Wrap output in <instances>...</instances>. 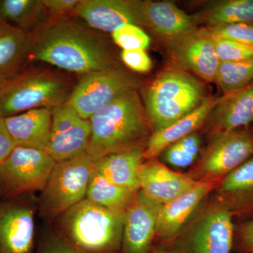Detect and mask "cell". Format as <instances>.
Returning a JSON list of instances; mask_svg holds the SVG:
<instances>
[{
	"mask_svg": "<svg viewBox=\"0 0 253 253\" xmlns=\"http://www.w3.org/2000/svg\"><path fill=\"white\" fill-rule=\"evenodd\" d=\"M30 36L32 61L84 76L117 66L101 37L68 18H49Z\"/></svg>",
	"mask_w": 253,
	"mask_h": 253,
	"instance_id": "1",
	"label": "cell"
},
{
	"mask_svg": "<svg viewBox=\"0 0 253 253\" xmlns=\"http://www.w3.org/2000/svg\"><path fill=\"white\" fill-rule=\"evenodd\" d=\"M89 121L91 134L86 152L96 161L108 155L146 146L151 134L136 89L121 95Z\"/></svg>",
	"mask_w": 253,
	"mask_h": 253,
	"instance_id": "2",
	"label": "cell"
},
{
	"mask_svg": "<svg viewBox=\"0 0 253 253\" xmlns=\"http://www.w3.org/2000/svg\"><path fill=\"white\" fill-rule=\"evenodd\" d=\"M125 212L101 207L86 198L56 218L59 235L88 253L121 251Z\"/></svg>",
	"mask_w": 253,
	"mask_h": 253,
	"instance_id": "3",
	"label": "cell"
},
{
	"mask_svg": "<svg viewBox=\"0 0 253 253\" xmlns=\"http://www.w3.org/2000/svg\"><path fill=\"white\" fill-rule=\"evenodd\" d=\"M206 87L196 76L172 66L156 76L144 93L152 132L171 126L204 102Z\"/></svg>",
	"mask_w": 253,
	"mask_h": 253,
	"instance_id": "4",
	"label": "cell"
},
{
	"mask_svg": "<svg viewBox=\"0 0 253 253\" xmlns=\"http://www.w3.org/2000/svg\"><path fill=\"white\" fill-rule=\"evenodd\" d=\"M73 89L69 80L45 70H29L8 78L0 91V115L4 118L66 104Z\"/></svg>",
	"mask_w": 253,
	"mask_h": 253,
	"instance_id": "5",
	"label": "cell"
},
{
	"mask_svg": "<svg viewBox=\"0 0 253 253\" xmlns=\"http://www.w3.org/2000/svg\"><path fill=\"white\" fill-rule=\"evenodd\" d=\"M95 163L96 161L84 152L56 163L40 196L42 217L54 221L85 199Z\"/></svg>",
	"mask_w": 253,
	"mask_h": 253,
	"instance_id": "6",
	"label": "cell"
},
{
	"mask_svg": "<svg viewBox=\"0 0 253 253\" xmlns=\"http://www.w3.org/2000/svg\"><path fill=\"white\" fill-rule=\"evenodd\" d=\"M253 156V134L247 127L215 131L188 174L198 182L219 181Z\"/></svg>",
	"mask_w": 253,
	"mask_h": 253,
	"instance_id": "7",
	"label": "cell"
},
{
	"mask_svg": "<svg viewBox=\"0 0 253 253\" xmlns=\"http://www.w3.org/2000/svg\"><path fill=\"white\" fill-rule=\"evenodd\" d=\"M56 163L46 151L16 146L0 163V194L11 199L42 191Z\"/></svg>",
	"mask_w": 253,
	"mask_h": 253,
	"instance_id": "8",
	"label": "cell"
},
{
	"mask_svg": "<svg viewBox=\"0 0 253 253\" xmlns=\"http://www.w3.org/2000/svg\"><path fill=\"white\" fill-rule=\"evenodd\" d=\"M139 86V81L134 76L116 66L84 75L66 104L82 118L89 120L121 95Z\"/></svg>",
	"mask_w": 253,
	"mask_h": 253,
	"instance_id": "9",
	"label": "cell"
},
{
	"mask_svg": "<svg viewBox=\"0 0 253 253\" xmlns=\"http://www.w3.org/2000/svg\"><path fill=\"white\" fill-rule=\"evenodd\" d=\"M233 215L215 200L200 213L178 246L189 253H231L235 234Z\"/></svg>",
	"mask_w": 253,
	"mask_h": 253,
	"instance_id": "10",
	"label": "cell"
},
{
	"mask_svg": "<svg viewBox=\"0 0 253 253\" xmlns=\"http://www.w3.org/2000/svg\"><path fill=\"white\" fill-rule=\"evenodd\" d=\"M167 44L173 66L209 83H214L220 61L207 27L196 28Z\"/></svg>",
	"mask_w": 253,
	"mask_h": 253,
	"instance_id": "11",
	"label": "cell"
},
{
	"mask_svg": "<svg viewBox=\"0 0 253 253\" xmlns=\"http://www.w3.org/2000/svg\"><path fill=\"white\" fill-rule=\"evenodd\" d=\"M51 133L46 152L56 163L86 152L90 139L89 120L81 117L67 104L51 109Z\"/></svg>",
	"mask_w": 253,
	"mask_h": 253,
	"instance_id": "12",
	"label": "cell"
},
{
	"mask_svg": "<svg viewBox=\"0 0 253 253\" xmlns=\"http://www.w3.org/2000/svg\"><path fill=\"white\" fill-rule=\"evenodd\" d=\"M162 205L139 190L125 212L122 253H149L156 239V223Z\"/></svg>",
	"mask_w": 253,
	"mask_h": 253,
	"instance_id": "13",
	"label": "cell"
},
{
	"mask_svg": "<svg viewBox=\"0 0 253 253\" xmlns=\"http://www.w3.org/2000/svg\"><path fill=\"white\" fill-rule=\"evenodd\" d=\"M34 210L14 201L0 202V253H31L34 244Z\"/></svg>",
	"mask_w": 253,
	"mask_h": 253,
	"instance_id": "14",
	"label": "cell"
},
{
	"mask_svg": "<svg viewBox=\"0 0 253 253\" xmlns=\"http://www.w3.org/2000/svg\"><path fill=\"white\" fill-rule=\"evenodd\" d=\"M218 183L199 182L168 204L162 205L156 223V239L169 242L180 234L186 223Z\"/></svg>",
	"mask_w": 253,
	"mask_h": 253,
	"instance_id": "15",
	"label": "cell"
},
{
	"mask_svg": "<svg viewBox=\"0 0 253 253\" xmlns=\"http://www.w3.org/2000/svg\"><path fill=\"white\" fill-rule=\"evenodd\" d=\"M73 16L93 29L108 33L126 24L140 26L138 0H80Z\"/></svg>",
	"mask_w": 253,
	"mask_h": 253,
	"instance_id": "16",
	"label": "cell"
},
{
	"mask_svg": "<svg viewBox=\"0 0 253 253\" xmlns=\"http://www.w3.org/2000/svg\"><path fill=\"white\" fill-rule=\"evenodd\" d=\"M139 181L141 191L161 205L170 202L199 183L188 174L173 170L156 158L143 163Z\"/></svg>",
	"mask_w": 253,
	"mask_h": 253,
	"instance_id": "17",
	"label": "cell"
},
{
	"mask_svg": "<svg viewBox=\"0 0 253 253\" xmlns=\"http://www.w3.org/2000/svg\"><path fill=\"white\" fill-rule=\"evenodd\" d=\"M138 13L139 25L149 28L166 43L197 28L192 16L171 1L138 0Z\"/></svg>",
	"mask_w": 253,
	"mask_h": 253,
	"instance_id": "18",
	"label": "cell"
},
{
	"mask_svg": "<svg viewBox=\"0 0 253 253\" xmlns=\"http://www.w3.org/2000/svg\"><path fill=\"white\" fill-rule=\"evenodd\" d=\"M219 98L207 96L197 109L187 116L164 129L151 133L145 149V160L154 159L169 145L196 132L211 116Z\"/></svg>",
	"mask_w": 253,
	"mask_h": 253,
	"instance_id": "19",
	"label": "cell"
},
{
	"mask_svg": "<svg viewBox=\"0 0 253 253\" xmlns=\"http://www.w3.org/2000/svg\"><path fill=\"white\" fill-rule=\"evenodd\" d=\"M51 120V109H38L5 118V122L16 146L45 151Z\"/></svg>",
	"mask_w": 253,
	"mask_h": 253,
	"instance_id": "20",
	"label": "cell"
},
{
	"mask_svg": "<svg viewBox=\"0 0 253 253\" xmlns=\"http://www.w3.org/2000/svg\"><path fill=\"white\" fill-rule=\"evenodd\" d=\"M215 189L216 200L233 214L253 211V156L224 176Z\"/></svg>",
	"mask_w": 253,
	"mask_h": 253,
	"instance_id": "21",
	"label": "cell"
},
{
	"mask_svg": "<svg viewBox=\"0 0 253 253\" xmlns=\"http://www.w3.org/2000/svg\"><path fill=\"white\" fill-rule=\"evenodd\" d=\"M146 146L108 155L95 163V169L106 179L134 193L140 190L139 173L144 163Z\"/></svg>",
	"mask_w": 253,
	"mask_h": 253,
	"instance_id": "22",
	"label": "cell"
},
{
	"mask_svg": "<svg viewBox=\"0 0 253 253\" xmlns=\"http://www.w3.org/2000/svg\"><path fill=\"white\" fill-rule=\"evenodd\" d=\"M215 131L247 127L253 123V82L219 98L211 114Z\"/></svg>",
	"mask_w": 253,
	"mask_h": 253,
	"instance_id": "23",
	"label": "cell"
},
{
	"mask_svg": "<svg viewBox=\"0 0 253 253\" xmlns=\"http://www.w3.org/2000/svg\"><path fill=\"white\" fill-rule=\"evenodd\" d=\"M31 36L11 23L0 21V76L11 77L28 59Z\"/></svg>",
	"mask_w": 253,
	"mask_h": 253,
	"instance_id": "24",
	"label": "cell"
},
{
	"mask_svg": "<svg viewBox=\"0 0 253 253\" xmlns=\"http://www.w3.org/2000/svg\"><path fill=\"white\" fill-rule=\"evenodd\" d=\"M49 12L42 0H1V21L31 34L49 19Z\"/></svg>",
	"mask_w": 253,
	"mask_h": 253,
	"instance_id": "25",
	"label": "cell"
},
{
	"mask_svg": "<svg viewBox=\"0 0 253 253\" xmlns=\"http://www.w3.org/2000/svg\"><path fill=\"white\" fill-rule=\"evenodd\" d=\"M196 26L206 27L221 25L253 23V0H226L218 1L198 14L191 15Z\"/></svg>",
	"mask_w": 253,
	"mask_h": 253,
	"instance_id": "26",
	"label": "cell"
},
{
	"mask_svg": "<svg viewBox=\"0 0 253 253\" xmlns=\"http://www.w3.org/2000/svg\"><path fill=\"white\" fill-rule=\"evenodd\" d=\"M136 194L130 189L111 182L94 168L89 179L86 199L101 207L125 212Z\"/></svg>",
	"mask_w": 253,
	"mask_h": 253,
	"instance_id": "27",
	"label": "cell"
},
{
	"mask_svg": "<svg viewBox=\"0 0 253 253\" xmlns=\"http://www.w3.org/2000/svg\"><path fill=\"white\" fill-rule=\"evenodd\" d=\"M201 150V136L194 132L169 145L159 156L166 166L186 169L196 162Z\"/></svg>",
	"mask_w": 253,
	"mask_h": 253,
	"instance_id": "28",
	"label": "cell"
},
{
	"mask_svg": "<svg viewBox=\"0 0 253 253\" xmlns=\"http://www.w3.org/2000/svg\"><path fill=\"white\" fill-rule=\"evenodd\" d=\"M253 82V57L237 62H220L214 83L224 94L249 85Z\"/></svg>",
	"mask_w": 253,
	"mask_h": 253,
	"instance_id": "29",
	"label": "cell"
},
{
	"mask_svg": "<svg viewBox=\"0 0 253 253\" xmlns=\"http://www.w3.org/2000/svg\"><path fill=\"white\" fill-rule=\"evenodd\" d=\"M114 42L123 50H146L151 44V39L140 26L126 24L111 33Z\"/></svg>",
	"mask_w": 253,
	"mask_h": 253,
	"instance_id": "30",
	"label": "cell"
},
{
	"mask_svg": "<svg viewBox=\"0 0 253 253\" xmlns=\"http://www.w3.org/2000/svg\"><path fill=\"white\" fill-rule=\"evenodd\" d=\"M211 34L220 62H237L253 57V46L219 38L212 33Z\"/></svg>",
	"mask_w": 253,
	"mask_h": 253,
	"instance_id": "31",
	"label": "cell"
},
{
	"mask_svg": "<svg viewBox=\"0 0 253 253\" xmlns=\"http://www.w3.org/2000/svg\"><path fill=\"white\" fill-rule=\"evenodd\" d=\"M207 28L214 36L253 46V23H234Z\"/></svg>",
	"mask_w": 253,
	"mask_h": 253,
	"instance_id": "32",
	"label": "cell"
},
{
	"mask_svg": "<svg viewBox=\"0 0 253 253\" xmlns=\"http://www.w3.org/2000/svg\"><path fill=\"white\" fill-rule=\"evenodd\" d=\"M121 57L126 67L135 72H149L153 66L152 61L146 50H123Z\"/></svg>",
	"mask_w": 253,
	"mask_h": 253,
	"instance_id": "33",
	"label": "cell"
},
{
	"mask_svg": "<svg viewBox=\"0 0 253 253\" xmlns=\"http://www.w3.org/2000/svg\"><path fill=\"white\" fill-rule=\"evenodd\" d=\"M38 253H88L70 244L59 234H50L42 243Z\"/></svg>",
	"mask_w": 253,
	"mask_h": 253,
	"instance_id": "34",
	"label": "cell"
},
{
	"mask_svg": "<svg viewBox=\"0 0 253 253\" xmlns=\"http://www.w3.org/2000/svg\"><path fill=\"white\" fill-rule=\"evenodd\" d=\"M49 14L54 18H68L74 14L80 0H42Z\"/></svg>",
	"mask_w": 253,
	"mask_h": 253,
	"instance_id": "35",
	"label": "cell"
},
{
	"mask_svg": "<svg viewBox=\"0 0 253 253\" xmlns=\"http://www.w3.org/2000/svg\"><path fill=\"white\" fill-rule=\"evenodd\" d=\"M239 249L245 253H253V219L243 223L237 231Z\"/></svg>",
	"mask_w": 253,
	"mask_h": 253,
	"instance_id": "36",
	"label": "cell"
},
{
	"mask_svg": "<svg viewBox=\"0 0 253 253\" xmlns=\"http://www.w3.org/2000/svg\"><path fill=\"white\" fill-rule=\"evenodd\" d=\"M16 146V145L8 130L5 118L0 115V163L2 162L9 156Z\"/></svg>",
	"mask_w": 253,
	"mask_h": 253,
	"instance_id": "37",
	"label": "cell"
},
{
	"mask_svg": "<svg viewBox=\"0 0 253 253\" xmlns=\"http://www.w3.org/2000/svg\"><path fill=\"white\" fill-rule=\"evenodd\" d=\"M149 253H189L182 248L177 246L175 249H159L153 250Z\"/></svg>",
	"mask_w": 253,
	"mask_h": 253,
	"instance_id": "38",
	"label": "cell"
},
{
	"mask_svg": "<svg viewBox=\"0 0 253 253\" xmlns=\"http://www.w3.org/2000/svg\"><path fill=\"white\" fill-rule=\"evenodd\" d=\"M9 77H4V76H0V91L2 89L3 86H4L5 83L7 81L8 78Z\"/></svg>",
	"mask_w": 253,
	"mask_h": 253,
	"instance_id": "39",
	"label": "cell"
},
{
	"mask_svg": "<svg viewBox=\"0 0 253 253\" xmlns=\"http://www.w3.org/2000/svg\"><path fill=\"white\" fill-rule=\"evenodd\" d=\"M0 21H1V18H0Z\"/></svg>",
	"mask_w": 253,
	"mask_h": 253,
	"instance_id": "40",
	"label": "cell"
}]
</instances>
